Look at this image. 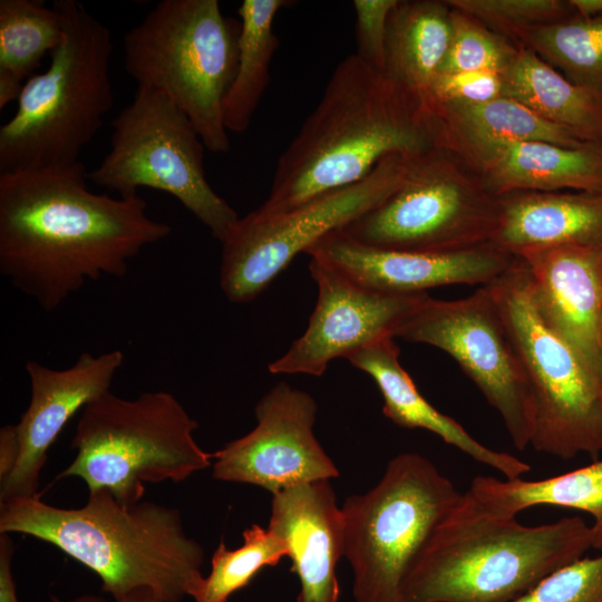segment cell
<instances>
[{
	"label": "cell",
	"instance_id": "603a6c76",
	"mask_svg": "<svg viewBox=\"0 0 602 602\" xmlns=\"http://www.w3.org/2000/svg\"><path fill=\"white\" fill-rule=\"evenodd\" d=\"M463 498L475 509L503 518L538 505L583 511L593 518L592 547L602 551V459L537 480L476 476Z\"/></svg>",
	"mask_w": 602,
	"mask_h": 602
},
{
	"label": "cell",
	"instance_id": "d6a6232c",
	"mask_svg": "<svg viewBox=\"0 0 602 602\" xmlns=\"http://www.w3.org/2000/svg\"><path fill=\"white\" fill-rule=\"evenodd\" d=\"M512 602H602V551L555 571Z\"/></svg>",
	"mask_w": 602,
	"mask_h": 602
},
{
	"label": "cell",
	"instance_id": "e575fe53",
	"mask_svg": "<svg viewBox=\"0 0 602 602\" xmlns=\"http://www.w3.org/2000/svg\"><path fill=\"white\" fill-rule=\"evenodd\" d=\"M499 97H504L501 72L474 70L437 74L429 91V107L431 109L437 103L480 104Z\"/></svg>",
	"mask_w": 602,
	"mask_h": 602
},
{
	"label": "cell",
	"instance_id": "30bf717a",
	"mask_svg": "<svg viewBox=\"0 0 602 602\" xmlns=\"http://www.w3.org/2000/svg\"><path fill=\"white\" fill-rule=\"evenodd\" d=\"M110 149L89 182L119 197L151 187L174 196L221 243L239 221L210 185L204 144L188 116L163 91L137 87L133 101L111 122Z\"/></svg>",
	"mask_w": 602,
	"mask_h": 602
},
{
	"label": "cell",
	"instance_id": "277c9868",
	"mask_svg": "<svg viewBox=\"0 0 602 602\" xmlns=\"http://www.w3.org/2000/svg\"><path fill=\"white\" fill-rule=\"evenodd\" d=\"M579 516L537 526L459 502L433 534L401 588L402 602H512L592 547Z\"/></svg>",
	"mask_w": 602,
	"mask_h": 602
},
{
	"label": "cell",
	"instance_id": "8992f818",
	"mask_svg": "<svg viewBox=\"0 0 602 602\" xmlns=\"http://www.w3.org/2000/svg\"><path fill=\"white\" fill-rule=\"evenodd\" d=\"M197 427L171 392L125 399L109 390L81 410L71 440L76 456L57 479L76 476L89 493L107 491L136 504L146 484L179 483L212 466V454L195 440Z\"/></svg>",
	"mask_w": 602,
	"mask_h": 602
},
{
	"label": "cell",
	"instance_id": "d4e9b609",
	"mask_svg": "<svg viewBox=\"0 0 602 602\" xmlns=\"http://www.w3.org/2000/svg\"><path fill=\"white\" fill-rule=\"evenodd\" d=\"M504 97L602 146V94L575 85L533 51L520 47L502 72Z\"/></svg>",
	"mask_w": 602,
	"mask_h": 602
},
{
	"label": "cell",
	"instance_id": "ab89813d",
	"mask_svg": "<svg viewBox=\"0 0 602 602\" xmlns=\"http://www.w3.org/2000/svg\"><path fill=\"white\" fill-rule=\"evenodd\" d=\"M51 602H107L105 599L97 595H81L69 601H64L57 596H51ZM115 602V601H114ZM122 602H157L156 599L148 593L134 594Z\"/></svg>",
	"mask_w": 602,
	"mask_h": 602
},
{
	"label": "cell",
	"instance_id": "ffe728a7",
	"mask_svg": "<svg viewBox=\"0 0 602 602\" xmlns=\"http://www.w3.org/2000/svg\"><path fill=\"white\" fill-rule=\"evenodd\" d=\"M268 527L287 545L290 571L300 582L297 602H339L337 565L344 556V523L330 480L272 494Z\"/></svg>",
	"mask_w": 602,
	"mask_h": 602
},
{
	"label": "cell",
	"instance_id": "1f68e13d",
	"mask_svg": "<svg viewBox=\"0 0 602 602\" xmlns=\"http://www.w3.org/2000/svg\"><path fill=\"white\" fill-rule=\"evenodd\" d=\"M447 3L514 43L526 29L575 14L569 0H447Z\"/></svg>",
	"mask_w": 602,
	"mask_h": 602
},
{
	"label": "cell",
	"instance_id": "d590c367",
	"mask_svg": "<svg viewBox=\"0 0 602 602\" xmlns=\"http://www.w3.org/2000/svg\"><path fill=\"white\" fill-rule=\"evenodd\" d=\"M13 543L7 533H0V602H19L12 573Z\"/></svg>",
	"mask_w": 602,
	"mask_h": 602
},
{
	"label": "cell",
	"instance_id": "44dd1931",
	"mask_svg": "<svg viewBox=\"0 0 602 602\" xmlns=\"http://www.w3.org/2000/svg\"><path fill=\"white\" fill-rule=\"evenodd\" d=\"M347 360L373 379L383 399L382 412L397 426L428 430L477 463L499 472L506 479L521 478L531 470L526 462L488 448L458 421L434 407L401 366L394 338L363 348Z\"/></svg>",
	"mask_w": 602,
	"mask_h": 602
},
{
	"label": "cell",
	"instance_id": "4dcf8cb0",
	"mask_svg": "<svg viewBox=\"0 0 602 602\" xmlns=\"http://www.w3.org/2000/svg\"><path fill=\"white\" fill-rule=\"evenodd\" d=\"M450 19L449 46L438 74L474 70L502 72L516 57L517 45L477 19L454 8Z\"/></svg>",
	"mask_w": 602,
	"mask_h": 602
},
{
	"label": "cell",
	"instance_id": "d6986e66",
	"mask_svg": "<svg viewBox=\"0 0 602 602\" xmlns=\"http://www.w3.org/2000/svg\"><path fill=\"white\" fill-rule=\"evenodd\" d=\"M453 151L499 197L517 192L602 190V146L565 147L544 142L444 138Z\"/></svg>",
	"mask_w": 602,
	"mask_h": 602
},
{
	"label": "cell",
	"instance_id": "83f0119b",
	"mask_svg": "<svg viewBox=\"0 0 602 602\" xmlns=\"http://www.w3.org/2000/svg\"><path fill=\"white\" fill-rule=\"evenodd\" d=\"M515 43L536 54L575 85L602 94V17L576 14L522 31Z\"/></svg>",
	"mask_w": 602,
	"mask_h": 602
},
{
	"label": "cell",
	"instance_id": "e0dca14e",
	"mask_svg": "<svg viewBox=\"0 0 602 602\" xmlns=\"http://www.w3.org/2000/svg\"><path fill=\"white\" fill-rule=\"evenodd\" d=\"M307 254L329 262L367 288L395 294L426 293L450 284L488 285L517 259L493 243L448 252L376 249L349 240L339 230Z\"/></svg>",
	"mask_w": 602,
	"mask_h": 602
},
{
	"label": "cell",
	"instance_id": "3957f363",
	"mask_svg": "<svg viewBox=\"0 0 602 602\" xmlns=\"http://www.w3.org/2000/svg\"><path fill=\"white\" fill-rule=\"evenodd\" d=\"M0 533L61 550L96 573L115 602L137 593L181 602L203 579L204 548L186 534L177 508L147 501L124 505L107 491L89 493L76 508L39 497L0 502Z\"/></svg>",
	"mask_w": 602,
	"mask_h": 602
},
{
	"label": "cell",
	"instance_id": "74e56055",
	"mask_svg": "<svg viewBox=\"0 0 602 602\" xmlns=\"http://www.w3.org/2000/svg\"><path fill=\"white\" fill-rule=\"evenodd\" d=\"M25 84L14 76L0 71V109H3L12 100L19 99Z\"/></svg>",
	"mask_w": 602,
	"mask_h": 602
},
{
	"label": "cell",
	"instance_id": "ba28073f",
	"mask_svg": "<svg viewBox=\"0 0 602 602\" xmlns=\"http://www.w3.org/2000/svg\"><path fill=\"white\" fill-rule=\"evenodd\" d=\"M462 493L425 456L391 458L368 492L341 506L355 602H402V584Z\"/></svg>",
	"mask_w": 602,
	"mask_h": 602
},
{
	"label": "cell",
	"instance_id": "f35d334b",
	"mask_svg": "<svg viewBox=\"0 0 602 602\" xmlns=\"http://www.w3.org/2000/svg\"><path fill=\"white\" fill-rule=\"evenodd\" d=\"M575 14L585 18L602 17V0H569Z\"/></svg>",
	"mask_w": 602,
	"mask_h": 602
},
{
	"label": "cell",
	"instance_id": "9a60e30c",
	"mask_svg": "<svg viewBox=\"0 0 602 602\" xmlns=\"http://www.w3.org/2000/svg\"><path fill=\"white\" fill-rule=\"evenodd\" d=\"M317 410L308 392L276 383L255 405L256 426L212 454L213 478L275 494L337 477L339 469L313 433Z\"/></svg>",
	"mask_w": 602,
	"mask_h": 602
},
{
	"label": "cell",
	"instance_id": "5bb4252c",
	"mask_svg": "<svg viewBox=\"0 0 602 602\" xmlns=\"http://www.w3.org/2000/svg\"><path fill=\"white\" fill-rule=\"evenodd\" d=\"M318 297L305 331L279 359L273 375H323L337 358L348 359L380 340L396 338L399 328L429 298L428 293L395 294L367 288L329 262L311 256Z\"/></svg>",
	"mask_w": 602,
	"mask_h": 602
},
{
	"label": "cell",
	"instance_id": "ac0fdd59",
	"mask_svg": "<svg viewBox=\"0 0 602 602\" xmlns=\"http://www.w3.org/2000/svg\"><path fill=\"white\" fill-rule=\"evenodd\" d=\"M530 275L533 304L557 336L600 370L602 249L553 245L517 255Z\"/></svg>",
	"mask_w": 602,
	"mask_h": 602
},
{
	"label": "cell",
	"instance_id": "836d02e7",
	"mask_svg": "<svg viewBox=\"0 0 602 602\" xmlns=\"http://www.w3.org/2000/svg\"><path fill=\"white\" fill-rule=\"evenodd\" d=\"M399 0H355L356 55L372 69L383 72L390 14Z\"/></svg>",
	"mask_w": 602,
	"mask_h": 602
},
{
	"label": "cell",
	"instance_id": "7a4b0ae2",
	"mask_svg": "<svg viewBox=\"0 0 602 602\" xmlns=\"http://www.w3.org/2000/svg\"><path fill=\"white\" fill-rule=\"evenodd\" d=\"M437 145V120L424 99L352 54L281 154L258 210L293 208L363 179L388 155L411 158Z\"/></svg>",
	"mask_w": 602,
	"mask_h": 602
},
{
	"label": "cell",
	"instance_id": "52a82bcc",
	"mask_svg": "<svg viewBox=\"0 0 602 602\" xmlns=\"http://www.w3.org/2000/svg\"><path fill=\"white\" fill-rule=\"evenodd\" d=\"M240 22L217 0H163L124 38L137 87L165 93L213 153L229 152L223 103L236 71Z\"/></svg>",
	"mask_w": 602,
	"mask_h": 602
},
{
	"label": "cell",
	"instance_id": "4fadbf2b",
	"mask_svg": "<svg viewBox=\"0 0 602 602\" xmlns=\"http://www.w3.org/2000/svg\"><path fill=\"white\" fill-rule=\"evenodd\" d=\"M396 337L450 356L499 414L514 446L524 450L531 445L532 391L488 285L457 300L429 297Z\"/></svg>",
	"mask_w": 602,
	"mask_h": 602
},
{
	"label": "cell",
	"instance_id": "cb8c5ba5",
	"mask_svg": "<svg viewBox=\"0 0 602 602\" xmlns=\"http://www.w3.org/2000/svg\"><path fill=\"white\" fill-rule=\"evenodd\" d=\"M450 17L447 0H399L388 21L383 74L428 107L431 84L449 46Z\"/></svg>",
	"mask_w": 602,
	"mask_h": 602
},
{
	"label": "cell",
	"instance_id": "8fae6325",
	"mask_svg": "<svg viewBox=\"0 0 602 602\" xmlns=\"http://www.w3.org/2000/svg\"><path fill=\"white\" fill-rule=\"evenodd\" d=\"M501 200L450 149L437 145L408 158L399 187L339 231L369 247L448 252L492 240Z\"/></svg>",
	"mask_w": 602,
	"mask_h": 602
},
{
	"label": "cell",
	"instance_id": "7402d4cb",
	"mask_svg": "<svg viewBox=\"0 0 602 602\" xmlns=\"http://www.w3.org/2000/svg\"><path fill=\"white\" fill-rule=\"evenodd\" d=\"M499 200L492 243L515 256L553 245L602 249V190L517 192Z\"/></svg>",
	"mask_w": 602,
	"mask_h": 602
},
{
	"label": "cell",
	"instance_id": "484cf974",
	"mask_svg": "<svg viewBox=\"0 0 602 602\" xmlns=\"http://www.w3.org/2000/svg\"><path fill=\"white\" fill-rule=\"evenodd\" d=\"M287 0H243L239 7L240 32L235 76L223 103L227 132L243 133L252 120L270 81V65L279 46L273 30Z\"/></svg>",
	"mask_w": 602,
	"mask_h": 602
},
{
	"label": "cell",
	"instance_id": "2e32d148",
	"mask_svg": "<svg viewBox=\"0 0 602 602\" xmlns=\"http://www.w3.org/2000/svg\"><path fill=\"white\" fill-rule=\"evenodd\" d=\"M124 363V353L82 352L72 366L52 369L28 360L30 401L14 425L18 457L10 475L0 482V502L39 497L38 485L48 450L67 423L91 400L109 391Z\"/></svg>",
	"mask_w": 602,
	"mask_h": 602
},
{
	"label": "cell",
	"instance_id": "7c38bea8",
	"mask_svg": "<svg viewBox=\"0 0 602 602\" xmlns=\"http://www.w3.org/2000/svg\"><path fill=\"white\" fill-rule=\"evenodd\" d=\"M408 158L391 154L361 181L279 213L240 217L221 243L220 287L233 303L258 298L301 252L372 210L401 184Z\"/></svg>",
	"mask_w": 602,
	"mask_h": 602
},
{
	"label": "cell",
	"instance_id": "f546056e",
	"mask_svg": "<svg viewBox=\"0 0 602 602\" xmlns=\"http://www.w3.org/2000/svg\"><path fill=\"white\" fill-rule=\"evenodd\" d=\"M242 536V545L234 550L220 542L212 555L210 573L192 595L195 602H229L264 567L276 565L288 554L284 542L269 527L252 524Z\"/></svg>",
	"mask_w": 602,
	"mask_h": 602
},
{
	"label": "cell",
	"instance_id": "4316f807",
	"mask_svg": "<svg viewBox=\"0 0 602 602\" xmlns=\"http://www.w3.org/2000/svg\"><path fill=\"white\" fill-rule=\"evenodd\" d=\"M431 110L438 125V144L450 137L544 142L565 147L590 144L508 97L480 104L437 103Z\"/></svg>",
	"mask_w": 602,
	"mask_h": 602
},
{
	"label": "cell",
	"instance_id": "f1b7e54d",
	"mask_svg": "<svg viewBox=\"0 0 602 602\" xmlns=\"http://www.w3.org/2000/svg\"><path fill=\"white\" fill-rule=\"evenodd\" d=\"M64 18L41 0H0V71L23 81L62 41Z\"/></svg>",
	"mask_w": 602,
	"mask_h": 602
},
{
	"label": "cell",
	"instance_id": "8d00e7d4",
	"mask_svg": "<svg viewBox=\"0 0 602 602\" xmlns=\"http://www.w3.org/2000/svg\"><path fill=\"white\" fill-rule=\"evenodd\" d=\"M18 457V443L14 425H6L0 429V482L12 472Z\"/></svg>",
	"mask_w": 602,
	"mask_h": 602
},
{
	"label": "cell",
	"instance_id": "5b68a950",
	"mask_svg": "<svg viewBox=\"0 0 602 602\" xmlns=\"http://www.w3.org/2000/svg\"><path fill=\"white\" fill-rule=\"evenodd\" d=\"M52 4L64 18V38L49 67L25 82L16 114L0 127V173L80 162L114 105L110 30L77 0Z\"/></svg>",
	"mask_w": 602,
	"mask_h": 602
},
{
	"label": "cell",
	"instance_id": "60d3db41",
	"mask_svg": "<svg viewBox=\"0 0 602 602\" xmlns=\"http://www.w3.org/2000/svg\"><path fill=\"white\" fill-rule=\"evenodd\" d=\"M600 373L602 379V342H601V352H600Z\"/></svg>",
	"mask_w": 602,
	"mask_h": 602
},
{
	"label": "cell",
	"instance_id": "9c48e42d",
	"mask_svg": "<svg viewBox=\"0 0 602 602\" xmlns=\"http://www.w3.org/2000/svg\"><path fill=\"white\" fill-rule=\"evenodd\" d=\"M488 288L532 391V447L563 459L579 454L598 459L602 453L600 370L538 315L530 293L528 270L520 258Z\"/></svg>",
	"mask_w": 602,
	"mask_h": 602
},
{
	"label": "cell",
	"instance_id": "6da1fadb",
	"mask_svg": "<svg viewBox=\"0 0 602 602\" xmlns=\"http://www.w3.org/2000/svg\"><path fill=\"white\" fill-rule=\"evenodd\" d=\"M82 162L0 173V272L47 312L88 281L122 278L172 226L139 195L114 198L88 186Z\"/></svg>",
	"mask_w": 602,
	"mask_h": 602
}]
</instances>
